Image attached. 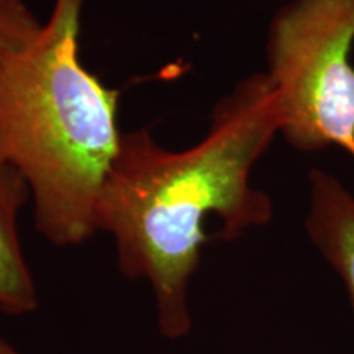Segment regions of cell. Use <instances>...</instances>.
I'll return each instance as SVG.
<instances>
[{"label": "cell", "mask_w": 354, "mask_h": 354, "mask_svg": "<svg viewBox=\"0 0 354 354\" xmlns=\"http://www.w3.org/2000/svg\"><path fill=\"white\" fill-rule=\"evenodd\" d=\"M279 131L277 92L268 74L256 73L216 102L205 136L187 149L165 148L148 128L123 133L95 230L113 238L120 271L151 287L167 338H183L192 326L187 292L207 241L205 220L216 216L225 238L271 221V198L253 187L251 174Z\"/></svg>", "instance_id": "obj_1"}, {"label": "cell", "mask_w": 354, "mask_h": 354, "mask_svg": "<svg viewBox=\"0 0 354 354\" xmlns=\"http://www.w3.org/2000/svg\"><path fill=\"white\" fill-rule=\"evenodd\" d=\"M84 0H53L35 39L0 68V165L21 176L35 225L56 246L94 234L123 133L118 91L82 64Z\"/></svg>", "instance_id": "obj_2"}, {"label": "cell", "mask_w": 354, "mask_h": 354, "mask_svg": "<svg viewBox=\"0 0 354 354\" xmlns=\"http://www.w3.org/2000/svg\"><path fill=\"white\" fill-rule=\"evenodd\" d=\"M354 0H290L272 17L269 81L279 135L300 153L339 148L354 158Z\"/></svg>", "instance_id": "obj_3"}, {"label": "cell", "mask_w": 354, "mask_h": 354, "mask_svg": "<svg viewBox=\"0 0 354 354\" xmlns=\"http://www.w3.org/2000/svg\"><path fill=\"white\" fill-rule=\"evenodd\" d=\"M308 185V238L343 281L354 310V196L318 167L310 171Z\"/></svg>", "instance_id": "obj_4"}, {"label": "cell", "mask_w": 354, "mask_h": 354, "mask_svg": "<svg viewBox=\"0 0 354 354\" xmlns=\"http://www.w3.org/2000/svg\"><path fill=\"white\" fill-rule=\"evenodd\" d=\"M30 201L21 176L0 165V310L26 315L38 307V292L21 248L19 214Z\"/></svg>", "instance_id": "obj_5"}, {"label": "cell", "mask_w": 354, "mask_h": 354, "mask_svg": "<svg viewBox=\"0 0 354 354\" xmlns=\"http://www.w3.org/2000/svg\"><path fill=\"white\" fill-rule=\"evenodd\" d=\"M41 25L24 0L0 3V68L33 41Z\"/></svg>", "instance_id": "obj_6"}, {"label": "cell", "mask_w": 354, "mask_h": 354, "mask_svg": "<svg viewBox=\"0 0 354 354\" xmlns=\"http://www.w3.org/2000/svg\"><path fill=\"white\" fill-rule=\"evenodd\" d=\"M0 354H20V353L17 351V349L13 348L2 335H0Z\"/></svg>", "instance_id": "obj_7"}, {"label": "cell", "mask_w": 354, "mask_h": 354, "mask_svg": "<svg viewBox=\"0 0 354 354\" xmlns=\"http://www.w3.org/2000/svg\"><path fill=\"white\" fill-rule=\"evenodd\" d=\"M8 2H15V0H0V3H8Z\"/></svg>", "instance_id": "obj_8"}]
</instances>
